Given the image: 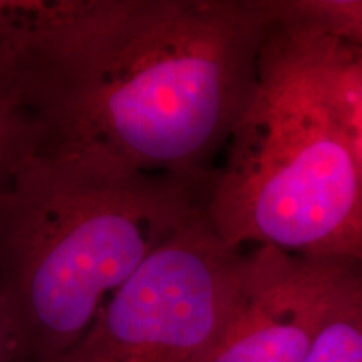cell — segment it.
Masks as SVG:
<instances>
[{"label":"cell","instance_id":"cell-7","mask_svg":"<svg viewBox=\"0 0 362 362\" xmlns=\"http://www.w3.org/2000/svg\"><path fill=\"white\" fill-rule=\"evenodd\" d=\"M305 362H362V262L325 314Z\"/></svg>","mask_w":362,"mask_h":362},{"label":"cell","instance_id":"cell-1","mask_svg":"<svg viewBox=\"0 0 362 362\" xmlns=\"http://www.w3.org/2000/svg\"><path fill=\"white\" fill-rule=\"evenodd\" d=\"M280 0H86L19 67L35 151L205 178L257 79Z\"/></svg>","mask_w":362,"mask_h":362},{"label":"cell","instance_id":"cell-4","mask_svg":"<svg viewBox=\"0 0 362 362\" xmlns=\"http://www.w3.org/2000/svg\"><path fill=\"white\" fill-rule=\"evenodd\" d=\"M247 250L205 211L156 248L54 362H208L245 305Z\"/></svg>","mask_w":362,"mask_h":362},{"label":"cell","instance_id":"cell-2","mask_svg":"<svg viewBox=\"0 0 362 362\" xmlns=\"http://www.w3.org/2000/svg\"><path fill=\"white\" fill-rule=\"evenodd\" d=\"M208 178L34 151L0 197V288L16 362H54L166 240L205 211Z\"/></svg>","mask_w":362,"mask_h":362},{"label":"cell","instance_id":"cell-5","mask_svg":"<svg viewBox=\"0 0 362 362\" xmlns=\"http://www.w3.org/2000/svg\"><path fill=\"white\" fill-rule=\"evenodd\" d=\"M245 305L208 362H305L356 262L248 248Z\"/></svg>","mask_w":362,"mask_h":362},{"label":"cell","instance_id":"cell-10","mask_svg":"<svg viewBox=\"0 0 362 362\" xmlns=\"http://www.w3.org/2000/svg\"><path fill=\"white\" fill-rule=\"evenodd\" d=\"M0 362H16V341H13L12 324L0 288Z\"/></svg>","mask_w":362,"mask_h":362},{"label":"cell","instance_id":"cell-9","mask_svg":"<svg viewBox=\"0 0 362 362\" xmlns=\"http://www.w3.org/2000/svg\"><path fill=\"white\" fill-rule=\"evenodd\" d=\"M309 12L332 33L362 44L361 0H310Z\"/></svg>","mask_w":362,"mask_h":362},{"label":"cell","instance_id":"cell-8","mask_svg":"<svg viewBox=\"0 0 362 362\" xmlns=\"http://www.w3.org/2000/svg\"><path fill=\"white\" fill-rule=\"evenodd\" d=\"M332 34L334 98L362 178V44Z\"/></svg>","mask_w":362,"mask_h":362},{"label":"cell","instance_id":"cell-3","mask_svg":"<svg viewBox=\"0 0 362 362\" xmlns=\"http://www.w3.org/2000/svg\"><path fill=\"white\" fill-rule=\"evenodd\" d=\"M280 12L205 215L235 250L362 262V178L334 98V34L293 0Z\"/></svg>","mask_w":362,"mask_h":362},{"label":"cell","instance_id":"cell-6","mask_svg":"<svg viewBox=\"0 0 362 362\" xmlns=\"http://www.w3.org/2000/svg\"><path fill=\"white\" fill-rule=\"evenodd\" d=\"M35 124L16 57L0 47V197L11 187L21 163L35 151Z\"/></svg>","mask_w":362,"mask_h":362}]
</instances>
